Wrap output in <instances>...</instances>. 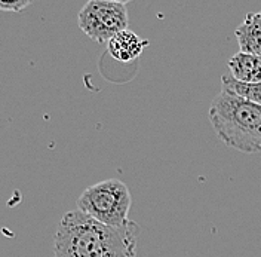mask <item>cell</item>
Returning <instances> with one entry per match:
<instances>
[{"mask_svg": "<svg viewBox=\"0 0 261 257\" xmlns=\"http://www.w3.org/2000/svg\"><path fill=\"white\" fill-rule=\"evenodd\" d=\"M140 226L129 220L125 226L102 225L81 209L67 211L55 237V257H137Z\"/></svg>", "mask_w": 261, "mask_h": 257, "instance_id": "1", "label": "cell"}, {"mask_svg": "<svg viewBox=\"0 0 261 257\" xmlns=\"http://www.w3.org/2000/svg\"><path fill=\"white\" fill-rule=\"evenodd\" d=\"M210 122L224 145L242 153L261 152V106L220 91L210 107Z\"/></svg>", "mask_w": 261, "mask_h": 257, "instance_id": "2", "label": "cell"}, {"mask_svg": "<svg viewBox=\"0 0 261 257\" xmlns=\"http://www.w3.org/2000/svg\"><path fill=\"white\" fill-rule=\"evenodd\" d=\"M130 205L129 189L117 178H107L89 186L77 198V209L112 227H120L129 222Z\"/></svg>", "mask_w": 261, "mask_h": 257, "instance_id": "3", "label": "cell"}, {"mask_svg": "<svg viewBox=\"0 0 261 257\" xmlns=\"http://www.w3.org/2000/svg\"><path fill=\"white\" fill-rule=\"evenodd\" d=\"M77 22L81 30L89 39L104 43L117 33L128 30L129 16L125 2L114 0H89L83 5Z\"/></svg>", "mask_w": 261, "mask_h": 257, "instance_id": "4", "label": "cell"}, {"mask_svg": "<svg viewBox=\"0 0 261 257\" xmlns=\"http://www.w3.org/2000/svg\"><path fill=\"white\" fill-rule=\"evenodd\" d=\"M148 40L141 39L137 33L130 30H123L117 33L107 43V51L114 60L122 63H130L137 60L144 51Z\"/></svg>", "mask_w": 261, "mask_h": 257, "instance_id": "5", "label": "cell"}, {"mask_svg": "<svg viewBox=\"0 0 261 257\" xmlns=\"http://www.w3.org/2000/svg\"><path fill=\"white\" fill-rule=\"evenodd\" d=\"M241 52L261 57V11L245 16L244 22L234 32Z\"/></svg>", "mask_w": 261, "mask_h": 257, "instance_id": "6", "label": "cell"}, {"mask_svg": "<svg viewBox=\"0 0 261 257\" xmlns=\"http://www.w3.org/2000/svg\"><path fill=\"white\" fill-rule=\"evenodd\" d=\"M230 76L242 83H261V57L238 52L227 61Z\"/></svg>", "mask_w": 261, "mask_h": 257, "instance_id": "7", "label": "cell"}, {"mask_svg": "<svg viewBox=\"0 0 261 257\" xmlns=\"http://www.w3.org/2000/svg\"><path fill=\"white\" fill-rule=\"evenodd\" d=\"M221 91H227L261 106V83H255V85L242 83L233 79L230 75H224L221 78Z\"/></svg>", "mask_w": 261, "mask_h": 257, "instance_id": "8", "label": "cell"}, {"mask_svg": "<svg viewBox=\"0 0 261 257\" xmlns=\"http://www.w3.org/2000/svg\"><path fill=\"white\" fill-rule=\"evenodd\" d=\"M30 6L29 0H14V2H0V11H8V12H21Z\"/></svg>", "mask_w": 261, "mask_h": 257, "instance_id": "9", "label": "cell"}]
</instances>
